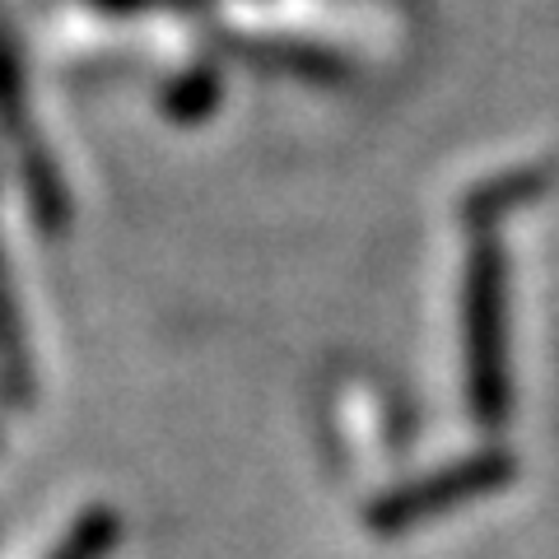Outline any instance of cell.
<instances>
[{
    "mask_svg": "<svg viewBox=\"0 0 559 559\" xmlns=\"http://www.w3.org/2000/svg\"><path fill=\"white\" fill-rule=\"evenodd\" d=\"M513 476V462L499 457V452H485V457H471L457 462L448 471H433V476L415 480V485H401L392 495H382L373 509H369V532L378 536H392V532H406L425 518H439L448 509H462V503L480 499V495H495Z\"/></svg>",
    "mask_w": 559,
    "mask_h": 559,
    "instance_id": "obj_1",
    "label": "cell"
},
{
    "mask_svg": "<svg viewBox=\"0 0 559 559\" xmlns=\"http://www.w3.org/2000/svg\"><path fill=\"white\" fill-rule=\"evenodd\" d=\"M117 536H121V518L108 513V509H94L70 527V536L61 540L51 559H103L117 546Z\"/></svg>",
    "mask_w": 559,
    "mask_h": 559,
    "instance_id": "obj_2",
    "label": "cell"
}]
</instances>
